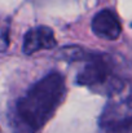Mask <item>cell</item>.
I'll return each mask as SVG.
<instances>
[{
	"mask_svg": "<svg viewBox=\"0 0 132 133\" xmlns=\"http://www.w3.org/2000/svg\"><path fill=\"white\" fill-rule=\"evenodd\" d=\"M66 94L65 76L58 71H52L35 82L10 110L12 133H38L53 118Z\"/></svg>",
	"mask_w": 132,
	"mask_h": 133,
	"instance_id": "cell-1",
	"label": "cell"
},
{
	"mask_svg": "<svg viewBox=\"0 0 132 133\" xmlns=\"http://www.w3.org/2000/svg\"><path fill=\"white\" fill-rule=\"evenodd\" d=\"M61 57L78 65L75 84L95 93L109 97L127 83L118 74V63L109 53L87 50L80 46H66L61 50Z\"/></svg>",
	"mask_w": 132,
	"mask_h": 133,
	"instance_id": "cell-2",
	"label": "cell"
},
{
	"mask_svg": "<svg viewBox=\"0 0 132 133\" xmlns=\"http://www.w3.org/2000/svg\"><path fill=\"white\" fill-rule=\"evenodd\" d=\"M100 133H132V83L109 96L98 118Z\"/></svg>",
	"mask_w": 132,
	"mask_h": 133,
	"instance_id": "cell-3",
	"label": "cell"
},
{
	"mask_svg": "<svg viewBox=\"0 0 132 133\" xmlns=\"http://www.w3.org/2000/svg\"><path fill=\"white\" fill-rule=\"evenodd\" d=\"M91 30L100 39L117 40L122 34V23L114 10L102 9L92 18Z\"/></svg>",
	"mask_w": 132,
	"mask_h": 133,
	"instance_id": "cell-4",
	"label": "cell"
},
{
	"mask_svg": "<svg viewBox=\"0 0 132 133\" xmlns=\"http://www.w3.org/2000/svg\"><path fill=\"white\" fill-rule=\"evenodd\" d=\"M57 45L53 30L49 26H35L30 29L23 36L22 50L25 54L31 56L39 50L52 49Z\"/></svg>",
	"mask_w": 132,
	"mask_h": 133,
	"instance_id": "cell-5",
	"label": "cell"
},
{
	"mask_svg": "<svg viewBox=\"0 0 132 133\" xmlns=\"http://www.w3.org/2000/svg\"><path fill=\"white\" fill-rule=\"evenodd\" d=\"M131 27H132V23H131Z\"/></svg>",
	"mask_w": 132,
	"mask_h": 133,
	"instance_id": "cell-6",
	"label": "cell"
}]
</instances>
